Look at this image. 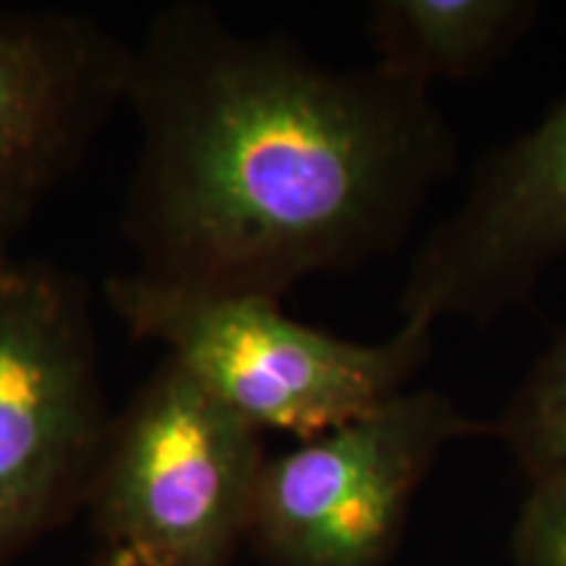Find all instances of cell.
<instances>
[{
	"instance_id": "1",
	"label": "cell",
	"mask_w": 566,
	"mask_h": 566,
	"mask_svg": "<svg viewBox=\"0 0 566 566\" xmlns=\"http://www.w3.org/2000/svg\"><path fill=\"white\" fill-rule=\"evenodd\" d=\"M132 275L187 294L283 300L405 244L457 168L430 90L334 69L283 34L171 3L132 40Z\"/></svg>"
},
{
	"instance_id": "2",
	"label": "cell",
	"mask_w": 566,
	"mask_h": 566,
	"mask_svg": "<svg viewBox=\"0 0 566 566\" xmlns=\"http://www.w3.org/2000/svg\"><path fill=\"white\" fill-rule=\"evenodd\" d=\"M105 300L137 342H153L205 391L254 428L310 441L373 415L407 391L433 349V328L401 321L386 342L325 334L283 313L281 300L187 294L129 271Z\"/></svg>"
},
{
	"instance_id": "3",
	"label": "cell",
	"mask_w": 566,
	"mask_h": 566,
	"mask_svg": "<svg viewBox=\"0 0 566 566\" xmlns=\"http://www.w3.org/2000/svg\"><path fill=\"white\" fill-rule=\"evenodd\" d=\"M263 436L163 357L113 415L84 493L108 554L137 566H231L250 537Z\"/></svg>"
},
{
	"instance_id": "4",
	"label": "cell",
	"mask_w": 566,
	"mask_h": 566,
	"mask_svg": "<svg viewBox=\"0 0 566 566\" xmlns=\"http://www.w3.org/2000/svg\"><path fill=\"white\" fill-rule=\"evenodd\" d=\"M111 420L87 283L0 258V566L84 499Z\"/></svg>"
},
{
	"instance_id": "5",
	"label": "cell",
	"mask_w": 566,
	"mask_h": 566,
	"mask_svg": "<svg viewBox=\"0 0 566 566\" xmlns=\"http://www.w3.org/2000/svg\"><path fill=\"white\" fill-rule=\"evenodd\" d=\"M493 436L451 396L415 388L268 457L247 543L273 566H391L417 488L446 446Z\"/></svg>"
},
{
	"instance_id": "6",
	"label": "cell",
	"mask_w": 566,
	"mask_h": 566,
	"mask_svg": "<svg viewBox=\"0 0 566 566\" xmlns=\"http://www.w3.org/2000/svg\"><path fill=\"white\" fill-rule=\"evenodd\" d=\"M566 252V95L478 160L464 200L412 254L401 321L488 325L533 300Z\"/></svg>"
},
{
	"instance_id": "7",
	"label": "cell",
	"mask_w": 566,
	"mask_h": 566,
	"mask_svg": "<svg viewBox=\"0 0 566 566\" xmlns=\"http://www.w3.org/2000/svg\"><path fill=\"white\" fill-rule=\"evenodd\" d=\"M129 59L87 13L0 6V258L124 108Z\"/></svg>"
},
{
	"instance_id": "8",
	"label": "cell",
	"mask_w": 566,
	"mask_h": 566,
	"mask_svg": "<svg viewBox=\"0 0 566 566\" xmlns=\"http://www.w3.org/2000/svg\"><path fill=\"white\" fill-rule=\"evenodd\" d=\"M537 13V0H378L367 13V38L375 66L430 90L499 66Z\"/></svg>"
},
{
	"instance_id": "9",
	"label": "cell",
	"mask_w": 566,
	"mask_h": 566,
	"mask_svg": "<svg viewBox=\"0 0 566 566\" xmlns=\"http://www.w3.org/2000/svg\"><path fill=\"white\" fill-rule=\"evenodd\" d=\"M530 480L566 470V328L535 359L493 422Z\"/></svg>"
},
{
	"instance_id": "10",
	"label": "cell",
	"mask_w": 566,
	"mask_h": 566,
	"mask_svg": "<svg viewBox=\"0 0 566 566\" xmlns=\"http://www.w3.org/2000/svg\"><path fill=\"white\" fill-rule=\"evenodd\" d=\"M514 527L516 566H566V470L530 480Z\"/></svg>"
},
{
	"instance_id": "11",
	"label": "cell",
	"mask_w": 566,
	"mask_h": 566,
	"mask_svg": "<svg viewBox=\"0 0 566 566\" xmlns=\"http://www.w3.org/2000/svg\"><path fill=\"white\" fill-rule=\"evenodd\" d=\"M105 566H137V562L129 554H108V558H105Z\"/></svg>"
}]
</instances>
